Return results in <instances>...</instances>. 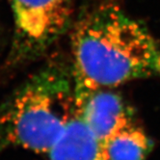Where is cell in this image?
I'll return each mask as SVG.
<instances>
[{
	"label": "cell",
	"instance_id": "obj_1",
	"mask_svg": "<svg viewBox=\"0 0 160 160\" xmlns=\"http://www.w3.org/2000/svg\"><path fill=\"white\" fill-rule=\"evenodd\" d=\"M72 54L75 106L98 90L160 77V43L113 5L100 6L78 22Z\"/></svg>",
	"mask_w": 160,
	"mask_h": 160
},
{
	"label": "cell",
	"instance_id": "obj_3",
	"mask_svg": "<svg viewBox=\"0 0 160 160\" xmlns=\"http://www.w3.org/2000/svg\"><path fill=\"white\" fill-rule=\"evenodd\" d=\"M14 35L9 55L17 66L38 58L71 24L74 0H11Z\"/></svg>",
	"mask_w": 160,
	"mask_h": 160
},
{
	"label": "cell",
	"instance_id": "obj_5",
	"mask_svg": "<svg viewBox=\"0 0 160 160\" xmlns=\"http://www.w3.org/2000/svg\"><path fill=\"white\" fill-rule=\"evenodd\" d=\"M49 160H108L104 147L76 112L48 152Z\"/></svg>",
	"mask_w": 160,
	"mask_h": 160
},
{
	"label": "cell",
	"instance_id": "obj_6",
	"mask_svg": "<svg viewBox=\"0 0 160 160\" xmlns=\"http://www.w3.org/2000/svg\"><path fill=\"white\" fill-rule=\"evenodd\" d=\"M108 160H145L152 141L136 123L114 134L104 144Z\"/></svg>",
	"mask_w": 160,
	"mask_h": 160
},
{
	"label": "cell",
	"instance_id": "obj_4",
	"mask_svg": "<svg viewBox=\"0 0 160 160\" xmlns=\"http://www.w3.org/2000/svg\"><path fill=\"white\" fill-rule=\"evenodd\" d=\"M76 109L102 146L114 134L135 123L130 107L120 95L109 89L90 94Z\"/></svg>",
	"mask_w": 160,
	"mask_h": 160
},
{
	"label": "cell",
	"instance_id": "obj_2",
	"mask_svg": "<svg viewBox=\"0 0 160 160\" xmlns=\"http://www.w3.org/2000/svg\"><path fill=\"white\" fill-rule=\"evenodd\" d=\"M75 112L71 66L50 62L0 108V151L18 147L48 153Z\"/></svg>",
	"mask_w": 160,
	"mask_h": 160
}]
</instances>
